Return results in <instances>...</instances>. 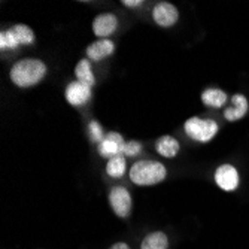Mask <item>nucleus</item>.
Wrapping results in <instances>:
<instances>
[{
    "label": "nucleus",
    "instance_id": "nucleus-1",
    "mask_svg": "<svg viewBox=\"0 0 249 249\" xmlns=\"http://www.w3.org/2000/svg\"><path fill=\"white\" fill-rule=\"evenodd\" d=\"M48 72L45 61L39 58H22L18 60L9 72L11 81L19 88H30L37 85Z\"/></svg>",
    "mask_w": 249,
    "mask_h": 249
},
{
    "label": "nucleus",
    "instance_id": "nucleus-2",
    "mask_svg": "<svg viewBox=\"0 0 249 249\" xmlns=\"http://www.w3.org/2000/svg\"><path fill=\"white\" fill-rule=\"evenodd\" d=\"M128 176L131 179V182L136 185L151 187L163 182L167 178V169L160 161L139 160L130 167Z\"/></svg>",
    "mask_w": 249,
    "mask_h": 249
},
{
    "label": "nucleus",
    "instance_id": "nucleus-3",
    "mask_svg": "<svg viewBox=\"0 0 249 249\" xmlns=\"http://www.w3.org/2000/svg\"><path fill=\"white\" fill-rule=\"evenodd\" d=\"M184 130L190 139L200 143H208L218 134L219 124L215 120H203L198 117H191L185 121Z\"/></svg>",
    "mask_w": 249,
    "mask_h": 249
},
{
    "label": "nucleus",
    "instance_id": "nucleus-4",
    "mask_svg": "<svg viewBox=\"0 0 249 249\" xmlns=\"http://www.w3.org/2000/svg\"><path fill=\"white\" fill-rule=\"evenodd\" d=\"M35 32L26 24H15L0 33V50H17L22 45L35 43Z\"/></svg>",
    "mask_w": 249,
    "mask_h": 249
},
{
    "label": "nucleus",
    "instance_id": "nucleus-5",
    "mask_svg": "<svg viewBox=\"0 0 249 249\" xmlns=\"http://www.w3.org/2000/svg\"><path fill=\"white\" fill-rule=\"evenodd\" d=\"M109 205L114 213L120 218H127L131 213V196L125 187L115 185L109 191Z\"/></svg>",
    "mask_w": 249,
    "mask_h": 249
},
{
    "label": "nucleus",
    "instance_id": "nucleus-6",
    "mask_svg": "<svg viewBox=\"0 0 249 249\" xmlns=\"http://www.w3.org/2000/svg\"><path fill=\"white\" fill-rule=\"evenodd\" d=\"M215 184L222 190V191H236L239 188L240 184V176H239V170L233 166V164H221L213 175Z\"/></svg>",
    "mask_w": 249,
    "mask_h": 249
},
{
    "label": "nucleus",
    "instance_id": "nucleus-7",
    "mask_svg": "<svg viewBox=\"0 0 249 249\" xmlns=\"http://www.w3.org/2000/svg\"><path fill=\"white\" fill-rule=\"evenodd\" d=\"M125 141L123 138V134L117 131H109L105 134V139L99 143V154L103 158H114L117 155H124V148H125Z\"/></svg>",
    "mask_w": 249,
    "mask_h": 249
},
{
    "label": "nucleus",
    "instance_id": "nucleus-8",
    "mask_svg": "<svg viewBox=\"0 0 249 249\" xmlns=\"http://www.w3.org/2000/svg\"><path fill=\"white\" fill-rule=\"evenodd\" d=\"M152 19L157 26L169 29L178 22L179 11L170 2H158L152 9Z\"/></svg>",
    "mask_w": 249,
    "mask_h": 249
},
{
    "label": "nucleus",
    "instance_id": "nucleus-9",
    "mask_svg": "<svg viewBox=\"0 0 249 249\" xmlns=\"http://www.w3.org/2000/svg\"><path fill=\"white\" fill-rule=\"evenodd\" d=\"M91 96H93L91 87H88L79 81L69 82V85L66 87V91H64V97H66L67 103L75 107L87 105L89 102V99H91Z\"/></svg>",
    "mask_w": 249,
    "mask_h": 249
},
{
    "label": "nucleus",
    "instance_id": "nucleus-10",
    "mask_svg": "<svg viewBox=\"0 0 249 249\" xmlns=\"http://www.w3.org/2000/svg\"><path fill=\"white\" fill-rule=\"evenodd\" d=\"M118 18L117 15L110 14V12H105V14H99L94 21H93V33L99 37V39H107L110 35H114L118 29Z\"/></svg>",
    "mask_w": 249,
    "mask_h": 249
},
{
    "label": "nucleus",
    "instance_id": "nucleus-11",
    "mask_svg": "<svg viewBox=\"0 0 249 249\" xmlns=\"http://www.w3.org/2000/svg\"><path fill=\"white\" fill-rule=\"evenodd\" d=\"M115 51V43L110 39H99L87 47V57L89 61H102Z\"/></svg>",
    "mask_w": 249,
    "mask_h": 249
},
{
    "label": "nucleus",
    "instance_id": "nucleus-12",
    "mask_svg": "<svg viewBox=\"0 0 249 249\" xmlns=\"http://www.w3.org/2000/svg\"><path fill=\"white\" fill-rule=\"evenodd\" d=\"M231 106L224 109V118L233 123V121H239L243 117H246V114L249 112V102L246 99V96L237 93L231 97Z\"/></svg>",
    "mask_w": 249,
    "mask_h": 249
},
{
    "label": "nucleus",
    "instance_id": "nucleus-13",
    "mask_svg": "<svg viewBox=\"0 0 249 249\" xmlns=\"http://www.w3.org/2000/svg\"><path fill=\"white\" fill-rule=\"evenodd\" d=\"M200 99H201V103L208 107L221 109L229 102V94L219 88H206L205 91L201 93Z\"/></svg>",
    "mask_w": 249,
    "mask_h": 249
},
{
    "label": "nucleus",
    "instance_id": "nucleus-14",
    "mask_svg": "<svg viewBox=\"0 0 249 249\" xmlns=\"http://www.w3.org/2000/svg\"><path fill=\"white\" fill-rule=\"evenodd\" d=\"M180 143L178 139H175L173 136L164 134L155 143V151L164 158H173L179 154Z\"/></svg>",
    "mask_w": 249,
    "mask_h": 249
},
{
    "label": "nucleus",
    "instance_id": "nucleus-15",
    "mask_svg": "<svg viewBox=\"0 0 249 249\" xmlns=\"http://www.w3.org/2000/svg\"><path fill=\"white\" fill-rule=\"evenodd\" d=\"M75 76L76 81L88 85V87H94L96 85V76L91 71V61L88 58H81L75 67Z\"/></svg>",
    "mask_w": 249,
    "mask_h": 249
},
{
    "label": "nucleus",
    "instance_id": "nucleus-16",
    "mask_svg": "<svg viewBox=\"0 0 249 249\" xmlns=\"http://www.w3.org/2000/svg\"><path fill=\"white\" fill-rule=\"evenodd\" d=\"M169 237L164 231H152L145 236L141 243V249H167Z\"/></svg>",
    "mask_w": 249,
    "mask_h": 249
},
{
    "label": "nucleus",
    "instance_id": "nucleus-17",
    "mask_svg": "<svg viewBox=\"0 0 249 249\" xmlns=\"http://www.w3.org/2000/svg\"><path fill=\"white\" fill-rule=\"evenodd\" d=\"M127 170V163H125V155H117L114 158H110L106 163V173L107 176L114 178V179H120L125 175Z\"/></svg>",
    "mask_w": 249,
    "mask_h": 249
},
{
    "label": "nucleus",
    "instance_id": "nucleus-18",
    "mask_svg": "<svg viewBox=\"0 0 249 249\" xmlns=\"http://www.w3.org/2000/svg\"><path fill=\"white\" fill-rule=\"evenodd\" d=\"M88 131H89V139H91V142L100 143L105 139L103 128H102V125L97 121H91V123L88 124Z\"/></svg>",
    "mask_w": 249,
    "mask_h": 249
},
{
    "label": "nucleus",
    "instance_id": "nucleus-19",
    "mask_svg": "<svg viewBox=\"0 0 249 249\" xmlns=\"http://www.w3.org/2000/svg\"><path fill=\"white\" fill-rule=\"evenodd\" d=\"M142 151V143L138 142V141H128L125 143V148H124V155L125 157H136L139 155Z\"/></svg>",
    "mask_w": 249,
    "mask_h": 249
},
{
    "label": "nucleus",
    "instance_id": "nucleus-20",
    "mask_svg": "<svg viewBox=\"0 0 249 249\" xmlns=\"http://www.w3.org/2000/svg\"><path fill=\"white\" fill-rule=\"evenodd\" d=\"M121 3L127 8H139L143 5V0H123Z\"/></svg>",
    "mask_w": 249,
    "mask_h": 249
},
{
    "label": "nucleus",
    "instance_id": "nucleus-21",
    "mask_svg": "<svg viewBox=\"0 0 249 249\" xmlns=\"http://www.w3.org/2000/svg\"><path fill=\"white\" fill-rule=\"evenodd\" d=\"M109 249H130V246L125 242H117V243L112 245Z\"/></svg>",
    "mask_w": 249,
    "mask_h": 249
}]
</instances>
